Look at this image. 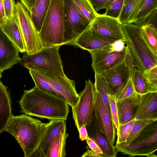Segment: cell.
Listing matches in <instances>:
<instances>
[{
    "label": "cell",
    "instance_id": "obj_1",
    "mask_svg": "<svg viewBox=\"0 0 157 157\" xmlns=\"http://www.w3.org/2000/svg\"><path fill=\"white\" fill-rule=\"evenodd\" d=\"M20 112L51 120H66L69 105L62 99L41 90L36 86L25 90L18 101Z\"/></svg>",
    "mask_w": 157,
    "mask_h": 157
},
{
    "label": "cell",
    "instance_id": "obj_2",
    "mask_svg": "<svg viewBox=\"0 0 157 157\" xmlns=\"http://www.w3.org/2000/svg\"><path fill=\"white\" fill-rule=\"evenodd\" d=\"M48 123H44L26 114L11 117L4 131L13 136L22 149L25 157H30L37 150Z\"/></svg>",
    "mask_w": 157,
    "mask_h": 157
},
{
    "label": "cell",
    "instance_id": "obj_3",
    "mask_svg": "<svg viewBox=\"0 0 157 157\" xmlns=\"http://www.w3.org/2000/svg\"><path fill=\"white\" fill-rule=\"evenodd\" d=\"M125 42L134 65L143 72L157 66V55L146 41L140 26L132 23L123 24Z\"/></svg>",
    "mask_w": 157,
    "mask_h": 157
},
{
    "label": "cell",
    "instance_id": "obj_4",
    "mask_svg": "<svg viewBox=\"0 0 157 157\" xmlns=\"http://www.w3.org/2000/svg\"><path fill=\"white\" fill-rule=\"evenodd\" d=\"M64 30L63 0H51L38 33L42 48L63 45Z\"/></svg>",
    "mask_w": 157,
    "mask_h": 157
},
{
    "label": "cell",
    "instance_id": "obj_5",
    "mask_svg": "<svg viewBox=\"0 0 157 157\" xmlns=\"http://www.w3.org/2000/svg\"><path fill=\"white\" fill-rule=\"evenodd\" d=\"M114 147L117 152L148 157L157 150V119L147 124L129 144L116 143Z\"/></svg>",
    "mask_w": 157,
    "mask_h": 157
},
{
    "label": "cell",
    "instance_id": "obj_6",
    "mask_svg": "<svg viewBox=\"0 0 157 157\" xmlns=\"http://www.w3.org/2000/svg\"><path fill=\"white\" fill-rule=\"evenodd\" d=\"M60 47L44 48L31 54L25 53L19 63L28 69L65 75L59 52Z\"/></svg>",
    "mask_w": 157,
    "mask_h": 157
},
{
    "label": "cell",
    "instance_id": "obj_7",
    "mask_svg": "<svg viewBox=\"0 0 157 157\" xmlns=\"http://www.w3.org/2000/svg\"><path fill=\"white\" fill-rule=\"evenodd\" d=\"M125 43L124 41L119 40L103 48L89 52L95 74H100L122 61L128 50Z\"/></svg>",
    "mask_w": 157,
    "mask_h": 157
},
{
    "label": "cell",
    "instance_id": "obj_8",
    "mask_svg": "<svg viewBox=\"0 0 157 157\" xmlns=\"http://www.w3.org/2000/svg\"><path fill=\"white\" fill-rule=\"evenodd\" d=\"M63 44L73 45L76 40L90 27L91 23L80 15L72 0H63Z\"/></svg>",
    "mask_w": 157,
    "mask_h": 157
},
{
    "label": "cell",
    "instance_id": "obj_9",
    "mask_svg": "<svg viewBox=\"0 0 157 157\" xmlns=\"http://www.w3.org/2000/svg\"><path fill=\"white\" fill-rule=\"evenodd\" d=\"M28 10L22 2L17 1L15 13L24 41L25 53L28 54L37 52L42 49L38 33Z\"/></svg>",
    "mask_w": 157,
    "mask_h": 157
},
{
    "label": "cell",
    "instance_id": "obj_10",
    "mask_svg": "<svg viewBox=\"0 0 157 157\" xmlns=\"http://www.w3.org/2000/svg\"><path fill=\"white\" fill-rule=\"evenodd\" d=\"M94 85L90 79L86 81L84 89L79 94L76 105L72 107L73 117L78 131L83 125L89 126L92 121L94 104Z\"/></svg>",
    "mask_w": 157,
    "mask_h": 157
},
{
    "label": "cell",
    "instance_id": "obj_11",
    "mask_svg": "<svg viewBox=\"0 0 157 157\" xmlns=\"http://www.w3.org/2000/svg\"><path fill=\"white\" fill-rule=\"evenodd\" d=\"M133 64L132 58L128 48L126 57L122 61L100 74L115 95L121 90L129 80Z\"/></svg>",
    "mask_w": 157,
    "mask_h": 157
},
{
    "label": "cell",
    "instance_id": "obj_12",
    "mask_svg": "<svg viewBox=\"0 0 157 157\" xmlns=\"http://www.w3.org/2000/svg\"><path fill=\"white\" fill-rule=\"evenodd\" d=\"M41 72L51 88L60 99L68 104L71 108L76 105L80 97L76 91L74 81L68 78L66 75Z\"/></svg>",
    "mask_w": 157,
    "mask_h": 157
},
{
    "label": "cell",
    "instance_id": "obj_13",
    "mask_svg": "<svg viewBox=\"0 0 157 157\" xmlns=\"http://www.w3.org/2000/svg\"><path fill=\"white\" fill-rule=\"evenodd\" d=\"M94 89V114L98 125L107 140L113 145L115 137V127L112 117L98 90Z\"/></svg>",
    "mask_w": 157,
    "mask_h": 157
},
{
    "label": "cell",
    "instance_id": "obj_14",
    "mask_svg": "<svg viewBox=\"0 0 157 157\" xmlns=\"http://www.w3.org/2000/svg\"><path fill=\"white\" fill-rule=\"evenodd\" d=\"M90 28L106 37L125 41L123 24L118 18L98 13Z\"/></svg>",
    "mask_w": 157,
    "mask_h": 157
},
{
    "label": "cell",
    "instance_id": "obj_15",
    "mask_svg": "<svg viewBox=\"0 0 157 157\" xmlns=\"http://www.w3.org/2000/svg\"><path fill=\"white\" fill-rule=\"evenodd\" d=\"M19 50L8 37L0 31V77L4 71L19 63L21 59L19 56Z\"/></svg>",
    "mask_w": 157,
    "mask_h": 157
},
{
    "label": "cell",
    "instance_id": "obj_16",
    "mask_svg": "<svg viewBox=\"0 0 157 157\" xmlns=\"http://www.w3.org/2000/svg\"><path fill=\"white\" fill-rule=\"evenodd\" d=\"M117 41L101 35L90 27L76 40L73 45L89 52L103 48Z\"/></svg>",
    "mask_w": 157,
    "mask_h": 157
},
{
    "label": "cell",
    "instance_id": "obj_17",
    "mask_svg": "<svg viewBox=\"0 0 157 157\" xmlns=\"http://www.w3.org/2000/svg\"><path fill=\"white\" fill-rule=\"evenodd\" d=\"M66 127L65 120L59 119L50 120L38 149L31 157H47L52 142L59 132Z\"/></svg>",
    "mask_w": 157,
    "mask_h": 157
},
{
    "label": "cell",
    "instance_id": "obj_18",
    "mask_svg": "<svg viewBox=\"0 0 157 157\" xmlns=\"http://www.w3.org/2000/svg\"><path fill=\"white\" fill-rule=\"evenodd\" d=\"M141 95L135 91L130 97L117 102L120 124H123L135 119L140 103Z\"/></svg>",
    "mask_w": 157,
    "mask_h": 157
},
{
    "label": "cell",
    "instance_id": "obj_19",
    "mask_svg": "<svg viewBox=\"0 0 157 157\" xmlns=\"http://www.w3.org/2000/svg\"><path fill=\"white\" fill-rule=\"evenodd\" d=\"M135 119L155 120L157 119V93L150 92L141 95L140 103Z\"/></svg>",
    "mask_w": 157,
    "mask_h": 157
},
{
    "label": "cell",
    "instance_id": "obj_20",
    "mask_svg": "<svg viewBox=\"0 0 157 157\" xmlns=\"http://www.w3.org/2000/svg\"><path fill=\"white\" fill-rule=\"evenodd\" d=\"M86 127L88 129V136L95 141L98 145L103 152V157H116L117 152L114 146L110 143L105 135L100 130L94 113L90 125Z\"/></svg>",
    "mask_w": 157,
    "mask_h": 157
},
{
    "label": "cell",
    "instance_id": "obj_21",
    "mask_svg": "<svg viewBox=\"0 0 157 157\" xmlns=\"http://www.w3.org/2000/svg\"><path fill=\"white\" fill-rule=\"evenodd\" d=\"M0 29L8 37L21 52H26V48L19 25L16 15L8 19L3 24L0 25Z\"/></svg>",
    "mask_w": 157,
    "mask_h": 157
},
{
    "label": "cell",
    "instance_id": "obj_22",
    "mask_svg": "<svg viewBox=\"0 0 157 157\" xmlns=\"http://www.w3.org/2000/svg\"><path fill=\"white\" fill-rule=\"evenodd\" d=\"M8 87L0 82V133L4 129L12 116L11 99Z\"/></svg>",
    "mask_w": 157,
    "mask_h": 157
},
{
    "label": "cell",
    "instance_id": "obj_23",
    "mask_svg": "<svg viewBox=\"0 0 157 157\" xmlns=\"http://www.w3.org/2000/svg\"><path fill=\"white\" fill-rule=\"evenodd\" d=\"M51 0H36L30 12L31 19L39 33L49 8Z\"/></svg>",
    "mask_w": 157,
    "mask_h": 157
},
{
    "label": "cell",
    "instance_id": "obj_24",
    "mask_svg": "<svg viewBox=\"0 0 157 157\" xmlns=\"http://www.w3.org/2000/svg\"><path fill=\"white\" fill-rule=\"evenodd\" d=\"M130 77L135 91L143 94L152 92V87L144 73L133 64L131 67Z\"/></svg>",
    "mask_w": 157,
    "mask_h": 157
},
{
    "label": "cell",
    "instance_id": "obj_25",
    "mask_svg": "<svg viewBox=\"0 0 157 157\" xmlns=\"http://www.w3.org/2000/svg\"><path fill=\"white\" fill-rule=\"evenodd\" d=\"M157 10V0H142L132 24L140 27L144 25L151 13Z\"/></svg>",
    "mask_w": 157,
    "mask_h": 157
},
{
    "label": "cell",
    "instance_id": "obj_26",
    "mask_svg": "<svg viewBox=\"0 0 157 157\" xmlns=\"http://www.w3.org/2000/svg\"><path fill=\"white\" fill-rule=\"evenodd\" d=\"M66 127L63 129L52 142L47 157H65L66 141L69 136L67 133Z\"/></svg>",
    "mask_w": 157,
    "mask_h": 157
},
{
    "label": "cell",
    "instance_id": "obj_27",
    "mask_svg": "<svg viewBox=\"0 0 157 157\" xmlns=\"http://www.w3.org/2000/svg\"><path fill=\"white\" fill-rule=\"evenodd\" d=\"M142 0H124L118 19L122 24L132 23Z\"/></svg>",
    "mask_w": 157,
    "mask_h": 157
},
{
    "label": "cell",
    "instance_id": "obj_28",
    "mask_svg": "<svg viewBox=\"0 0 157 157\" xmlns=\"http://www.w3.org/2000/svg\"><path fill=\"white\" fill-rule=\"evenodd\" d=\"M95 74V82L94 85V88L99 92L106 107L111 116L109 96L110 95L114 96L115 95L101 75L98 74Z\"/></svg>",
    "mask_w": 157,
    "mask_h": 157
},
{
    "label": "cell",
    "instance_id": "obj_29",
    "mask_svg": "<svg viewBox=\"0 0 157 157\" xmlns=\"http://www.w3.org/2000/svg\"><path fill=\"white\" fill-rule=\"evenodd\" d=\"M74 4L80 15L91 23L97 14L89 0H72Z\"/></svg>",
    "mask_w": 157,
    "mask_h": 157
},
{
    "label": "cell",
    "instance_id": "obj_30",
    "mask_svg": "<svg viewBox=\"0 0 157 157\" xmlns=\"http://www.w3.org/2000/svg\"><path fill=\"white\" fill-rule=\"evenodd\" d=\"M141 27L146 41L157 55V29L149 24H145Z\"/></svg>",
    "mask_w": 157,
    "mask_h": 157
},
{
    "label": "cell",
    "instance_id": "obj_31",
    "mask_svg": "<svg viewBox=\"0 0 157 157\" xmlns=\"http://www.w3.org/2000/svg\"><path fill=\"white\" fill-rule=\"evenodd\" d=\"M124 0H111L105 8V15L118 18L121 11Z\"/></svg>",
    "mask_w": 157,
    "mask_h": 157
},
{
    "label": "cell",
    "instance_id": "obj_32",
    "mask_svg": "<svg viewBox=\"0 0 157 157\" xmlns=\"http://www.w3.org/2000/svg\"><path fill=\"white\" fill-rule=\"evenodd\" d=\"M136 120L135 119L125 124H120L117 131V138L116 143L126 141Z\"/></svg>",
    "mask_w": 157,
    "mask_h": 157
},
{
    "label": "cell",
    "instance_id": "obj_33",
    "mask_svg": "<svg viewBox=\"0 0 157 157\" xmlns=\"http://www.w3.org/2000/svg\"><path fill=\"white\" fill-rule=\"evenodd\" d=\"M153 121L136 120L126 141L123 143L126 144H129L134 139L137 134L147 124Z\"/></svg>",
    "mask_w": 157,
    "mask_h": 157
},
{
    "label": "cell",
    "instance_id": "obj_34",
    "mask_svg": "<svg viewBox=\"0 0 157 157\" xmlns=\"http://www.w3.org/2000/svg\"><path fill=\"white\" fill-rule=\"evenodd\" d=\"M135 91L131 77L121 90L114 96L116 101H120L130 97Z\"/></svg>",
    "mask_w": 157,
    "mask_h": 157
},
{
    "label": "cell",
    "instance_id": "obj_35",
    "mask_svg": "<svg viewBox=\"0 0 157 157\" xmlns=\"http://www.w3.org/2000/svg\"><path fill=\"white\" fill-rule=\"evenodd\" d=\"M152 87V92L157 91V66L145 70L144 72Z\"/></svg>",
    "mask_w": 157,
    "mask_h": 157
},
{
    "label": "cell",
    "instance_id": "obj_36",
    "mask_svg": "<svg viewBox=\"0 0 157 157\" xmlns=\"http://www.w3.org/2000/svg\"><path fill=\"white\" fill-rule=\"evenodd\" d=\"M112 118L117 131L120 125L117 102L114 95H110L109 96Z\"/></svg>",
    "mask_w": 157,
    "mask_h": 157
},
{
    "label": "cell",
    "instance_id": "obj_37",
    "mask_svg": "<svg viewBox=\"0 0 157 157\" xmlns=\"http://www.w3.org/2000/svg\"><path fill=\"white\" fill-rule=\"evenodd\" d=\"M1 1L8 19L11 18L15 13L14 0H0Z\"/></svg>",
    "mask_w": 157,
    "mask_h": 157
},
{
    "label": "cell",
    "instance_id": "obj_38",
    "mask_svg": "<svg viewBox=\"0 0 157 157\" xmlns=\"http://www.w3.org/2000/svg\"><path fill=\"white\" fill-rule=\"evenodd\" d=\"M111 0H89L95 11L105 9Z\"/></svg>",
    "mask_w": 157,
    "mask_h": 157
},
{
    "label": "cell",
    "instance_id": "obj_39",
    "mask_svg": "<svg viewBox=\"0 0 157 157\" xmlns=\"http://www.w3.org/2000/svg\"><path fill=\"white\" fill-rule=\"evenodd\" d=\"M86 143L89 147L97 154L100 156L103 157V152L96 142L89 136L86 140Z\"/></svg>",
    "mask_w": 157,
    "mask_h": 157
},
{
    "label": "cell",
    "instance_id": "obj_40",
    "mask_svg": "<svg viewBox=\"0 0 157 157\" xmlns=\"http://www.w3.org/2000/svg\"><path fill=\"white\" fill-rule=\"evenodd\" d=\"M145 24H151L157 29V10L151 13L147 19Z\"/></svg>",
    "mask_w": 157,
    "mask_h": 157
},
{
    "label": "cell",
    "instance_id": "obj_41",
    "mask_svg": "<svg viewBox=\"0 0 157 157\" xmlns=\"http://www.w3.org/2000/svg\"><path fill=\"white\" fill-rule=\"evenodd\" d=\"M79 138L81 140L83 141L86 140L88 137V134L85 125L81 127L78 131Z\"/></svg>",
    "mask_w": 157,
    "mask_h": 157
},
{
    "label": "cell",
    "instance_id": "obj_42",
    "mask_svg": "<svg viewBox=\"0 0 157 157\" xmlns=\"http://www.w3.org/2000/svg\"><path fill=\"white\" fill-rule=\"evenodd\" d=\"M7 20L2 3L0 0V25L4 24Z\"/></svg>",
    "mask_w": 157,
    "mask_h": 157
},
{
    "label": "cell",
    "instance_id": "obj_43",
    "mask_svg": "<svg viewBox=\"0 0 157 157\" xmlns=\"http://www.w3.org/2000/svg\"><path fill=\"white\" fill-rule=\"evenodd\" d=\"M28 11L30 12L36 0H20Z\"/></svg>",
    "mask_w": 157,
    "mask_h": 157
},
{
    "label": "cell",
    "instance_id": "obj_44",
    "mask_svg": "<svg viewBox=\"0 0 157 157\" xmlns=\"http://www.w3.org/2000/svg\"><path fill=\"white\" fill-rule=\"evenodd\" d=\"M86 147L87 150L83 154L81 157H100L91 149L89 147Z\"/></svg>",
    "mask_w": 157,
    "mask_h": 157
},
{
    "label": "cell",
    "instance_id": "obj_45",
    "mask_svg": "<svg viewBox=\"0 0 157 157\" xmlns=\"http://www.w3.org/2000/svg\"><path fill=\"white\" fill-rule=\"evenodd\" d=\"M156 92H157V91Z\"/></svg>",
    "mask_w": 157,
    "mask_h": 157
}]
</instances>
